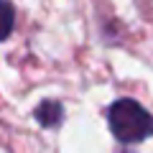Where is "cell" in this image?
Returning <instances> with one entry per match:
<instances>
[{
  "label": "cell",
  "mask_w": 153,
  "mask_h": 153,
  "mask_svg": "<svg viewBox=\"0 0 153 153\" xmlns=\"http://www.w3.org/2000/svg\"><path fill=\"white\" fill-rule=\"evenodd\" d=\"M107 123H110L112 135L123 143H140L153 135V115L140 102H135L130 97L110 105Z\"/></svg>",
  "instance_id": "6da1fadb"
},
{
  "label": "cell",
  "mask_w": 153,
  "mask_h": 153,
  "mask_svg": "<svg viewBox=\"0 0 153 153\" xmlns=\"http://www.w3.org/2000/svg\"><path fill=\"white\" fill-rule=\"evenodd\" d=\"M36 120L41 123L44 128H59L61 120H64V110H61L59 102L54 100H46L36 107Z\"/></svg>",
  "instance_id": "7a4b0ae2"
},
{
  "label": "cell",
  "mask_w": 153,
  "mask_h": 153,
  "mask_svg": "<svg viewBox=\"0 0 153 153\" xmlns=\"http://www.w3.org/2000/svg\"><path fill=\"white\" fill-rule=\"evenodd\" d=\"M16 26V10L8 0H0V41H5Z\"/></svg>",
  "instance_id": "3957f363"
}]
</instances>
